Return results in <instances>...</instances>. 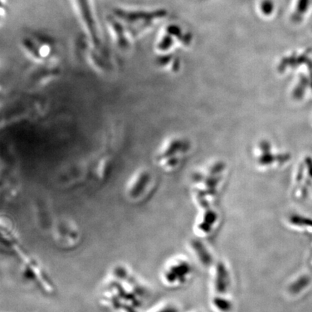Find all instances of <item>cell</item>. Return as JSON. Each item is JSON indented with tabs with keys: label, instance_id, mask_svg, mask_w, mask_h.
Wrapping results in <instances>:
<instances>
[{
	"label": "cell",
	"instance_id": "3",
	"mask_svg": "<svg viewBox=\"0 0 312 312\" xmlns=\"http://www.w3.org/2000/svg\"><path fill=\"white\" fill-rule=\"evenodd\" d=\"M111 13L123 24L131 38L150 28L154 22L162 18L165 13L163 10L150 13L123 8H115Z\"/></svg>",
	"mask_w": 312,
	"mask_h": 312
},
{
	"label": "cell",
	"instance_id": "1",
	"mask_svg": "<svg viewBox=\"0 0 312 312\" xmlns=\"http://www.w3.org/2000/svg\"><path fill=\"white\" fill-rule=\"evenodd\" d=\"M83 34L93 47H102L103 32L94 0H69Z\"/></svg>",
	"mask_w": 312,
	"mask_h": 312
},
{
	"label": "cell",
	"instance_id": "10",
	"mask_svg": "<svg viewBox=\"0 0 312 312\" xmlns=\"http://www.w3.org/2000/svg\"><path fill=\"white\" fill-rule=\"evenodd\" d=\"M3 20L0 19V26H1L2 23H3Z\"/></svg>",
	"mask_w": 312,
	"mask_h": 312
},
{
	"label": "cell",
	"instance_id": "7",
	"mask_svg": "<svg viewBox=\"0 0 312 312\" xmlns=\"http://www.w3.org/2000/svg\"><path fill=\"white\" fill-rule=\"evenodd\" d=\"M105 22L106 28L113 41L121 47H127L132 38L121 22L111 13L106 15Z\"/></svg>",
	"mask_w": 312,
	"mask_h": 312
},
{
	"label": "cell",
	"instance_id": "5",
	"mask_svg": "<svg viewBox=\"0 0 312 312\" xmlns=\"http://www.w3.org/2000/svg\"><path fill=\"white\" fill-rule=\"evenodd\" d=\"M20 45L26 53L36 59L51 58L55 52V42L52 37L31 32L20 38Z\"/></svg>",
	"mask_w": 312,
	"mask_h": 312
},
{
	"label": "cell",
	"instance_id": "2",
	"mask_svg": "<svg viewBox=\"0 0 312 312\" xmlns=\"http://www.w3.org/2000/svg\"><path fill=\"white\" fill-rule=\"evenodd\" d=\"M212 295L210 305L216 312H230L233 302L230 297L231 276L226 264L219 262L213 265L211 280Z\"/></svg>",
	"mask_w": 312,
	"mask_h": 312
},
{
	"label": "cell",
	"instance_id": "4",
	"mask_svg": "<svg viewBox=\"0 0 312 312\" xmlns=\"http://www.w3.org/2000/svg\"><path fill=\"white\" fill-rule=\"evenodd\" d=\"M192 272V267L188 259L175 257L164 265L161 272V281L167 287H180L190 279Z\"/></svg>",
	"mask_w": 312,
	"mask_h": 312
},
{
	"label": "cell",
	"instance_id": "6",
	"mask_svg": "<svg viewBox=\"0 0 312 312\" xmlns=\"http://www.w3.org/2000/svg\"><path fill=\"white\" fill-rule=\"evenodd\" d=\"M219 219V215L217 214L215 210L207 208L197 218L195 233L202 238L209 236L216 228Z\"/></svg>",
	"mask_w": 312,
	"mask_h": 312
},
{
	"label": "cell",
	"instance_id": "8",
	"mask_svg": "<svg viewBox=\"0 0 312 312\" xmlns=\"http://www.w3.org/2000/svg\"><path fill=\"white\" fill-rule=\"evenodd\" d=\"M191 244L192 245L191 248L192 249L193 253L194 254L195 257L198 259L200 263L204 265V267L212 265L213 264L212 257L206 247H205L198 241H194Z\"/></svg>",
	"mask_w": 312,
	"mask_h": 312
},
{
	"label": "cell",
	"instance_id": "9",
	"mask_svg": "<svg viewBox=\"0 0 312 312\" xmlns=\"http://www.w3.org/2000/svg\"><path fill=\"white\" fill-rule=\"evenodd\" d=\"M8 0H0V19L4 20L8 14Z\"/></svg>",
	"mask_w": 312,
	"mask_h": 312
}]
</instances>
